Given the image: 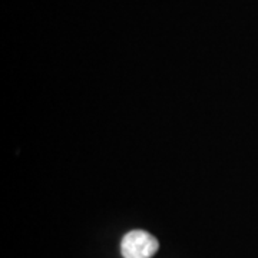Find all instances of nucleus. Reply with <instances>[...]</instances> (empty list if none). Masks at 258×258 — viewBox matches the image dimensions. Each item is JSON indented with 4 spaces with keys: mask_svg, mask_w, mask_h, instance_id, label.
I'll list each match as a JSON object with an SVG mask.
<instances>
[{
    "mask_svg": "<svg viewBox=\"0 0 258 258\" xmlns=\"http://www.w3.org/2000/svg\"><path fill=\"white\" fill-rule=\"evenodd\" d=\"M158 240L142 230L129 231L120 241V254L123 258H151L158 251Z\"/></svg>",
    "mask_w": 258,
    "mask_h": 258,
    "instance_id": "f257e3e1",
    "label": "nucleus"
}]
</instances>
